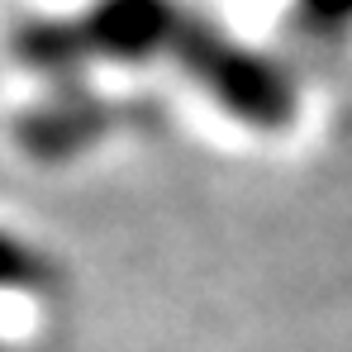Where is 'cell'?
Returning a JSON list of instances; mask_svg holds the SVG:
<instances>
[{
	"label": "cell",
	"mask_w": 352,
	"mask_h": 352,
	"mask_svg": "<svg viewBox=\"0 0 352 352\" xmlns=\"http://www.w3.org/2000/svg\"><path fill=\"white\" fill-rule=\"evenodd\" d=\"M305 10L319 24H348L352 19V0H305Z\"/></svg>",
	"instance_id": "1"
}]
</instances>
